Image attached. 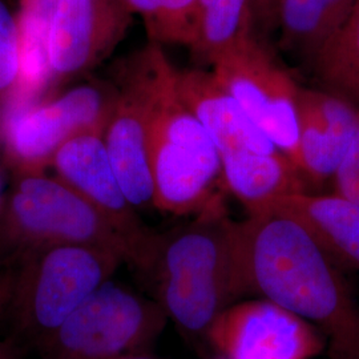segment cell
<instances>
[{
    "mask_svg": "<svg viewBox=\"0 0 359 359\" xmlns=\"http://www.w3.org/2000/svg\"><path fill=\"white\" fill-rule=\"evenodd\" d=\"M278 0H256V13H259L266 22L276 19Z\"/></svg>",
    "mask_w": 359,
    "mask_h": 359,
    "instance_id": "cb8c5ba5",
    "label": "cell"
},
{
    "mask_svg": "<svg viewBox=\"0 0 359 359\" xmlns=\"http://www.w3.org/2000/svg\"><path fill=\"white\" fill-rule=\"evenodd\" d=\"M121 264L126 261L120 255L93 245H51L25 255L11 268L6 316L16 337L39 350Z\"/></svg>",
    "mask_w": 359,
    "mask_h": 359,
    "instance_id": "5b68a950",
    "label": "cell"
},
{
    "mask_svg": "<svg viewBox=\"0 0 359 359\" xmlns=\"http://www.w3.org/2000/svg\"><path fill=\"white\" fill-rule=\"evenodd\" d=\"M163 55L152 43L128 62L117 81L118 99L103 135L116 176L137 210L154 206L151 132Z\"/></svg>",
    "mask_w": 359,
    "mask_h": 359,
    "instance_id": "ba28073f",
    "label": "cell"
},
{
    "mask_svg": "<svg viewBox=\"0 0 359 359\" xmlns=\"http://www.w3.org/2000/svg\"><path fill=\"white\" fill-rule=\"evenodd\" d=\"M359 108L323 90L299 88L297 165L309 185L332 181L355 136Z\"/></svg>",
    "mask_w": 359,
    "mask_h": 359,
    "instance_id": "4fadbf2b",
    "label": "cell"
},
{
    "mask_svg": "<svg viewBox=\"0 0 359 359\" xmlns=\"http://www.w3.org/2000/svg\"><path fill=\"white\" fill-rule=\"evenodd\" d=\"M175 72L176 68L163 55L151 132L154 206L176 216H198L225 205L221 154L180 100Z\"/></svg>",
    "mask_w": 359,
    "mask_h": 359,
    "instance_id": "3957f363",
    "label": "cell"
},
{
    "mask_svg": "<svg viewBox=\"0 0 359 359\" xmlns=\"http://www.w3.org/2000/svg\"><path fill=\"white\" fill-rule=\"evenodd\" d=\"M206 339L224 359H313L327 346L316 326L265 298L224 310Z\"/></svg>",
    "mask_w": 359,
    "mask_h": 359,
    "instance_id": "7c38bea8",
    "label": "cell"
},
{
    "mask_svg": "<svg viewBox=\"0 0 359 359\" xmlns=\"http://www.w3.org/2000/svg\"><path fill=\"white\" fill-rule=\"evenodd\" d=\"M264 210L294 221L338 269L359 271V205L355 203L337 193L305 192L281 197Z\"/></svg>",
    "mask_w": 359,
    "mask_h": 359,
    "instance_id": "9a60e30c",
    "label": "cell"
},
{
    "mask_svg": "<svg viewBox=\"0 0 359 359\" xmlns=\"http://www.w3.org/2000/svg\"><path fill=\"white\" fill-rule=\"evenodd\" d=\"M132 13H139L142 15L144 22L151 15V7H152V0H123Z\"/></svg>",
    "mask_w": 359,
    "mask_h": 359,
    "instance_id": "d4e9b609",
    "label": "cell"
},
{
    "mask_svg": "<svg viewBox=\"0 0 359 359\" xmlns=\"http://www.w3.org/2000/svg\"><path fill=\"white\" fill-rule=\"evenodd\" d=\"M7 191L6 189V185H4V177H3V173L0 170V212H1V208L4 205V200H6V196H7Z\"/></svg>",
    "mask_w": 359,
    "mask_h": 359,
    "instance_id": "83f0119b",
    "label": "cell"
},
{
    "mask_svg": "<svg viewBox=\"0 0 359 359\" xmlns=\"http://www.w3.org/2000/svg\"><path fill=\"white\" fill-rule=\"evenodd\" d=\"M332 182L333 193L359 205V126L346 156L337 169Z\"/></svg>",
    "mask_w": 359,
    "mask_h": 359,
    "instance_id": "7402d4cb",
    "label": "cell"
},
{
    "mask_svg": "<svg viewBox=\"0 0 359 359\" xmlns=\"http://www.w3.org/2000/svg\"><path fill=\"white\" fill-rule=\"evenodd\" d=\"M22 13L0 0V120L19 102L25 79Z\"/></svg>",
    "mask_w": 359,
    "mask_h": 359,
    "instance_id": "ffe728a7",
    "label": "cell"
},
{
    "mask_svg": "<svg viewBox=\"0 0 359 359\" xmlns=\"http://www.w3.org/2000/svg\"><path fill=\"white\" fill-rule=\"evenodd\" d=\"M132 15L123 0H52L44 38L50 81L62 84L100 65L126 36Z\"/></svg>",
    "mask_w": 359,
    "mask_h": 359,
    "instance_id": "30bf717a",
    "label": "cell"
},
{
    "mask_svg": "<svg viewBox=\"0 0 359 359\" xmlns=\"http://www.w3.org/2000/svg\"><path fill=\"white\" fill-rule=\"evenodd\" d=\"M144 276L180 332L206 338L218 316L246 295L237 221L222 205L158 233Z\"/></svg>",
    "mask_w": 359,
    "mask_h": 359,
    "instance_id": "7a4b0ae2",
    "label": "cell"
},
{
    "mask_svg": "<svg viewBox=\"0 0 359 359\" xmlns=\"http://www.w3.org/2000/svg\"><path fill=\"white\" fill-rule=\"evenodd\" d=\"M11 176L0 212V270L11 269L32 250L59 244L104 248L132 266L133 255L127 240L62 180L46 172Z\"/></svg>",
    "mask_w": 359,
    "mask_h": 359,
    "instance_id": "277c9868",
    "label": "cell"
},
{
    "mask_svg": "<svg viewBox=\"0 0 359 359\" xmlns=\"http://www.w3.org/2000/svg\"><path fill=\"white\" fill-rule=\"evenodd\" d=\"M320 90L359 108V1L344 27L311 60Z\"/></svg>",
    "mask_w": 359,
    "mask_h": 359,
    "instance_id": "d6986e66",
    "label": "cell"
},
{
    "mask_svg": "<svg viewBox=\"0 0 359 359\" xmlns=\"http://www.w3.org/2000/svg\"><path fill=\"white\" fill-rule=\"evenodd\" d=\"M359 0H278L280 46L290 56L311 63L346 23Z\"/></svg>",
    "mask_w": 359,
    "mask_h": 359,
    "instance_id": "e0dca14e",
    "label": "cell"
},
{
    "mask_svg": "<svg viewBox=\"0 0 359 359\" xmlns=\"http://www.w3.org/2000/svg\"><path fill=\"white\" fill-rule=\"evenodd\" d=\"M50 168L55 177L87 200L127 240L133 255L132 268L144 274L158 233L142 222L129 201L109 160L103 135L84 133L65 142Z\"/></svg>",
    "mask_w": 359,
    "mask_h": 359,
    "instance_id": "8fae6325",
    "label": "cell"
},
{
    "mask_svg": "<svg viewBox=\"0 0 359 359\" xmlns=\"http://www.w3.org/2000/svg\"><path fill=\"white\" fill-rule=\"evenodd\" d=\"M167 313L123 283L107 281L38 351L43 359H116L147 351L167 326Z\"/></svg>",
    "mask_w": 359,
    "mask_h": 359,
    "instance_id": "52a82bcc",
    "label": "cell"
},
{
    "mask_svg": "<svg viewBox=\"0 0 359 359\" xmlns=\"http://www.w3.org/2000/svg\"><path fill=\"white\" fill-rule=\"evenodd\" d=\"M198 0H152L145 27L152 43L185 46L191 50L197 32Z\"/></svg>",
    "mask_w": 359,
    "mask_h": 359,
    "instance_id": "44dd1931",
    "label": "cell"
},
{
    "mask_svg": "<svg viewBox=\"0 0 359 359\" xmlns=\"http://www.w3.org/2000/svg\"><path fill=\"white\" fill-rule=\"evenodd\" d=\"M0 359H18V348L13 342L0 341Z\"/></svg>",
    "mask_w": 359,
    "mask_h": 359,
    "instance_id": "484cf974",
    "label": "cell"
},
{
    "mask_svg": "<svg viewBox=\"0 0 359 359\" xmlns=\"http://www.w3.org/2000/svg\"><path fill=\"white\" fill-rule=\"evenodd\" d=\"M246 295L283 306L316 326L330 359H359V305L338 269L306 231L262 210L237 221Z\"/></svg>",
    "mask_w": 359,
    "mask_h": 359,
    "instance_id": "6da1fadb",
    "label": "cell"
},
{
    "mask_svg": "<svg viewBox=\"0 0 359 359\" xmlns=\"http://www.w3.org/2000/svg\"><path fill=\"white\" fill-rule=\"evenodd\" d=\"M218 359H224V358H221V357H218Z\"/></svg>",
    "mask_w": 359,
    "mask_h": 359,
    "instance_id": "f1b7e54d",
    "label": "cell"
},
{
    "mask_svg": "<svg viewBox=\"0 0 359 359\" xmlns=\"http://www.w3.org/2000/svg\"><path fill=\"white\" fill-rule=\"evenodd\" d=\"M175 87L180 100L204 127L219 154L278 151L218 84L213 72L196 68L176 69Z\"/></svg>",
    "mask_w": 359,
    "mask_h": 359,
    "instance_id": "5bb4252c",
    "label": "cell"
},
{
    "mask_svg": "<svg viewBox=\"0 0 359 359\" xmlns=\"http://www.w3.org/2000/svg\"><path fill=\"white\" fill-rule=\"evenodd\" d=\"M212 72L257 128L297 165L301 87L293 77L255 38L219 57Z\"/></svg>",
    "mask_w": 359,
    "mask_h": 359,
    "instance_id": "9c48e42d",
    "label": "cell"
},
{
    "mask_svg": "<svg viewBox=\"0 0 359 359\" xmlns=\"http://www.w3.org/2000/svg\"><path fill=\"white\" fill-rule=\"evenodd\" d=\"M256 0H198L193 55L209 65L253 38Z\"/></svg>",
    "mask_w": 359,
    "mask_h": 359,
    "instance_id": "ac0fdd59",
    "label": "cell"
},
{
    "mask_svg": "<svg viewBox=\"0 0 359 359\" xmlns=\"http://www.w3.org/2000/svg\"><path fill=\"white\" fill-rule=\"evenodd\" d=\"M117 99V84L92 80L11 108L0 120V149L11 175L46 172L65 142L84 133L104 135Z\"/></svg>",
    "mask_w": 359,
    "mask_h": 359,
    "instance_id": "8992f818",
    "label": "cell"
},
{
    "mask_svg": "<svg viewBox=\"0 0 359 359\" xmlns=\"http://www.w3.org/2000/svg\"><path fill=\"white\" fill-rule=\"evenodd\" d=\"M116 359H163L160 358V357H157V355H154L152 354L149 350H147V351H137V353H130V354H127V355H123V357H120V358Z\"/></svg>",
    "mask_w": 359,
    "mask_h": 359,
    "instance_id": "4316f807",
    "label": "cell"
},
{
    "mask_svg": "<svg viewBox=\"0 0 359 359\" xmlns=\"http://www.w3.org/2000/svg\"><path fill=\"white\" fill-rule=\"evenodd\" d=\"M13 270H0V321L6 318L13 294Z\"/></svg>",
    "mask_w": 359,
    "mask_h": 359,
    "instance_id": "603a6c76",
    "label": "cell"
},
{
    "mask_svg": "<svg viewBox=\"0 0 359 359\" xmlns=\"http://www.w3.org/2000/svg\"><path fill=\"white\" fill-rule=\"evenodd\" d=\"M224 187L243 205L248 215L258 213L273 201L309 192L301 169L283 152L240 151L221 154Z\"/></svg>",
    "mask_w": 359,
    "mask_h": 359,
    "instance_id": "2e32d148",
    "label": "cell"
}]
</instances>
